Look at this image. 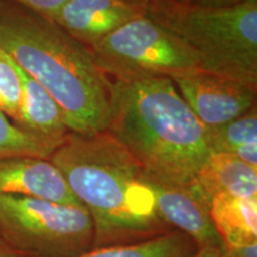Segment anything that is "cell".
I'll use <instances>...</instances> for the list:
<instances>
[{"label":"cell","instance_id":"obj_11","mask_svg":"<svg viewBox=\"0 0 257 257\" xmlns=\"http://www.w3.org/2000/svg\"><path fill=\"white\" fill-rule=\"evenodd\" d=\"M14 64L22 87L21 105L14 123L28 133L63 141L70 130L59 104L43 86L15 62Z\"/></svg>","mask_w":257,"mask_h":257},{"label":"cell","instance_id":"obj_19","mask_svg":"<svg viewBox=\"0 0 257 257\" xmlns=\"http://www.w3.org/2000/svg\"><path fill=\"white\" fill-rule=\"evenodd\" d=\"M232 155L238 157L246 165L257 168V143H249L239 147Z\"/></svg>","mask_w":257,"mask_h":257},{"label":"cell","instance_id":"obj_15","mask_svg":"<svg viewBox=\"0 0 257 257\" xmlns=\"http://www.w3.org/2000/svg\"><path fill=\"white\" fill-rule=\"evenodd\" d=\"M66 138V137H64ZM63 141L51 140L18 127L0 111V159L11 156H34L49 160Z\"/></svg>","mask_w":257,"mask_h":257},{"label":"cell","instance_id":"obj_1","mask_svg":"<svg viewBox=\"0 0 257 257\" xmlns=\"http://www.w3.org/2000/svg\"><path fill=\"white\" fill-rule=\"evenodd\" d=\"M94 224L93 249L168 233L142 167L108 131L70 133L49 159Z\"/></svg>","mask_w":257,"mask_h":257},{"label":"cell","instance_id":"obj_3","mask_svg":"<svg viewBox=\"0 0 257 257\" xmlns=\"http://www.w3.org/2000/svg\"><path fill=\"white\" fill-rule=\"evenodd\" d=\"M0 50L55 99L72 133L107 131L110 79L88 48L56 23L0 0Z\"/></svg>","mask_w":257,"mask_h":257},{"label":"cell","instance_id":"obj_24","mask_svg":"<svg viewBox=\"0 0 257 257\" xmlns=\"http://www.w3.org/2000/svg\"><path fill=\"white\" fill-rule=\"evenodd\" d=\"M179 2H185L186 3V0H179Z\"/></svg>","mask_w":257,"mask_h":257},{"label":"cell","instance_id":"obj_17","mask_svg":"<svg viewBox=\"0 0 257 257\" xmlns=\"http://www.w3.org/2000/svg\"><path fill=\"white\" fill-rule=\"evenodd\" d=\"M22 87L12 60L0 50V111L14 121L18 114Z\"/></svg>","mask_w":257,"mask_h":257},{"label":"cell","instance_id":"obj_2","mask_svg":"<svg viewBox=\"0 0 257 257\" xmlns=\"http://www.w3.org/2000/svg\"><path fill=\"white\" fill-rule=\"evenodd\" d=\"M107 131L152 181L189 187L211 155L207 128L169 78L110 80Z\"/></svg>","mask_w":257,"mask_h":257},{"label":"cell","instance_id":"obj_20","mask_svg":"<svg viewBox=\"0 0 257 257\" xmlns=\"http://www.w3.org/2000/svg\"><path fill=\"white\" fill-rule=\"evenodd\" d=\"M223 257H257V243L238 248H225L221 250Z\"/></svg>","mask_w":257,"mask_h":257},{"label":"cell","instance_id":"obj_5","mask_svg":"<svg viewBox=\"0 0 257 257\" xmlns=\"http://www.w3.org/2000/svg\"><path fill=\"white\" fill-rule=\"evenodd\" d=\"M0 238L23 257H79L93 249L94 224L79 205L2 194Z\"/></svg>","mask_w":257,"mask_h":257},{"label":"cell","instance_id":"obj_18","mask_svg":"<svg viewBox=\"0 0 257 257\" xmlns=\"http://www.w3.org/2000/svg\"><path fill=\"white\" fill-rule=\"evenodd\" d=\"M8 2L24 6L35 14L53 21L54 17L59 14L60 10L69 0H8Z\"/></svg>","mask_w":257,"mask_h":257},{"label":"cell","instance_id":"obj_16","mask_svg":"<svg viewBox=\"0 0 257 257\" xmlns=\"http://www.w3.org/2000/svg\"><path fill=\"white\" fill-rule=\"evenodd\" d=\"M207 138L211 153L233 154L239 147L257 143V107L229 123L207 128Z\"/></svg>","mask_w":257,"mask_h":257},{"label":"cell","instance_id":"obj_13","mask_svg":"<svg viewBox=\"0 0 257 257\" xmlns=\"http://www.w3.org/2000/svg\"><path fill=\"white\" fill-rule=\"evenodd\" d=\"M210 212L226 248L257 243V197L219 195L211 200Z\"/></svg>","mask_w":257,"mask_h":257},{"label":"cell","instance_id":"obj_21","mask_svg":"<svg viewBox=\"0 0 257 257\" xmlns=\"http://www.w3.org/2000/svg\"><path fill=\"white\" fill-rule=\"evenodd\" d=\"M246 2L249 0H186V3L191 5L205 6V8H230Z\"/></svg>","mask_w":257,"mask_h":257},{"label":"cell","instance_id":"obj_8","mask_svg":"<svg viewBox=\"0 0 257 257\" xmlns=\"http://www.w3.org/2000/svg\"><path fill=\"white\" fill-rule=\"evenodd\" d=\"M149 182L155 195L157 212L169 229L185 233L199 249L225 248L212 220L211 201L200 191L197 182L189 187L160 185L150 179Z\"/></svg>","mask_w":257,"mask_h":257},{"label":"cell","instance_id":"obj_4","mask_svg":"<svg viewBox=\"0 0 257 257\" xmlns=\"http://www.w3.org/2000/svg\"><path fill=\"white\" fill-rule=\"evenodd\" d=\"M147 16L184 41L201 70L257 88V0L230 8L149 0Z\"/></svg>","mask_w":257,"mask_h":257},{"label":"cell","instance_id":"obj_9","mask_svg":"<svg viewBox=\"0 0 257 257\" xmlns=\"http://www.w3.org/2000/svg\"><path fill=\"white\" fill-rule=\"evenodd\" d=\"M149 0H69L53 22L89 48L135 18L147 16Z\"/></svg>","mask_w":257,"mask_h":257},{"label":"cell","instance_id":"obj_22","mask_svg":"<svg viewBox=\"0 0 257 257\" xmlns=\"http://www.w3.org/2000/svg\"><path fill=\"white\" fill-rule=\"evenodd\" d=\"M223 249L217 248H202L198 249V251L194 253L192 257H223Z\"/></svg>","mask_w":257,"mask_h":257},{"label":"cell","instance_id":"obj_10","mask_svg":"<svg viewBox=\"0 0 257 257\" xmlns=\"http://www.w3.org/2000/svg\"><path fill=\"white\" fill-rule=\"evenodd\" d=\"M22 195L67 205H79L50 160L34 156L0 159V195Z\"/></svg>","mask_w":257,"mask_h":257},{"label":"cell","instance_id":"obj_12","mask_svg":"<svg viewBox=\"0 0 257 257\" xmlns=\"http://www.w3.org/2000/svg\"><path fill=\"white\" fill-rule=\"evenodd\" d=\"M195 182L210 201L219 195L257 197V168L229 153H211L199 169Z\"/></svg>","mask_w":257,"mask_h":257},{"label":"cell","instance_id":"obj_14","mask_svg":"<svg viewBox=\"0 0 257 257\" xmlns=\"http://www.w3.org/2000/svg\"><path fill=\"white\" fill-rule=\"evenodd\" d=\"M198 249L188 236L173 230L138 243L92 249L79 257H192Z\"/></svg>","mask_w":257,"mask_h":257},{"label":"cell","instance_id":"obj_6","mask_svg":"<svg viewBox=\"0 0 257 257\" xmlns=\"http://www.w3.org/2000/svg\"><path fill=\"white\" fill-rule=\"evenodd\" d=\"M88 50L98 68L112 80L173 79L200 69L194 51L148 16L121 25Z\"/></svg>","mask_w":257,"mask_h":257},{"label":"cell","instance_id":"obj_7","mask_svg":"<svg viewBox=\"0 0 257 257\" xmlns=\"http://www.w3.org/2000/svg\"><path fill=\"white\" fill-rule=\"evenodd\" d=\"M172 81L206 128L229 123L256 106L257 88L218 74L197 69Z\"/></svg>","mask_w":257,"mask_h":257},{"label":"cell","instance_id":"obj_23","mask_svg":"<svg viewBox=\"0 0 257 257\" xmlns=\"http://www.w3.org/2000/svg\"><path fill=\"white\" fill-rule=\"evenodd\" d=\"M0 257H23V256L19 255V253L16 252L15 250H12L8 244L4 242V240L0 238Z\"/></svg>","mask_w":257,"mask_h":257}]
</instances>
